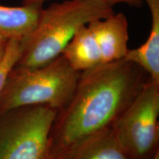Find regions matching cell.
Listing matches in <instances>:
<instances>
[{"mask_svg": "<svg viewBox=\"0 0 159 159\" xmlns=\"http://www.w3.org/2000/svg\"><path fill=\"white\" fill-rule=\"evenodd\" d=\"M25 39H10L5 55L0 61V95L12 69L21 57L25 47Z\"/></svg>", "mask_w": 159, "mask_h": 159, "instance_id": "30bf717a", "label": "cell"}, {"mask_svg": "<svg viewBox=\"0 0 159 159\" xmlns=\"http://www.w3.org/2000/svg\"><path fill=\"white\" fill-rule=\"evenodd\" d=\"M80 71L61 54L34 69H12L0 95V114L27 105H43L59 111L69 102Z\"/></svg>", "mask_w": 159, "mask_h": 159, "instance_id": "3957f363", "label": "cell"}, {"mask_svg": "<svg viewBox=\"0 0 159 159\" xmlns=\"http://www.w3.org/2000/svg\"><path fill=\"white\" fill-rule=\"evenodd\" d=\"M60 159H132L113 128L104 129L77 143Z\"/></svg>", "mask_w": 159, "mask_h": 159, "instance_id": "52a82bcc", "label": "cell"}, {"mask_svg": "<svg viewBox=\"0 0 159 159\" xmlns=\"http://www.w3.org/2000/svg\"><path fill=\"white\" fill-rule=\"evenodd\" d=\"M47 0H24V2H44ZM108 2L112 5H116V4L123 3L126 4L132 7H141L144 3L143 0H105Z\"/></svg>", "mask_w": 159, "mask_h": 159, "instance_id": "8fae6325", "label": "cell"}, {"mask_svg": "<svg viewBox=\"0 0 159 159\" xmlns=\"http://www.w3.org/2000/svg\"><path fill=\"white\" fill-rule=\"evenodd\" d=\"M152 159H159V152H158V153L155 156V157Z\"/></svg>", "mask_w": 159, "mask_h": 159, "instance_id": "4fadbf2b", "label": "cell"}, {"mask_svg": "<svg viewBox=\"0 0 159 159\" xmlns=\"http://www.w3.org/2000/svg\"><path fill=\"white\" fill-rule=\"evenodd\" d=\"M128 21L122 13L83 26L62 55L77 71L125 58L128 51Z\"/></svg>", "mask_w": 159, "mask_h": 159, "instance_id": "5b68a950", "label": "cell"}, {"mask_svg": "<svg viewBox=\"0 0 159 159\" xmlns=\"http://www.w3.org/2000/svg\"><path fill=\"white\" fill-rule=\"evenodd\" d=\"M113 7L105 0H66L43 8L14 68L34 69L48 64L62 54L83 26L110 16Z\"/></svg>", "mask_w": 159, "mask_h": 159, "instance_id": "7a4b0ae2", "label": "cell"}, {"mask_svg": "<svg viewBox=\"0 0 159 159\" xmlns=\"http://www.w3.org/2000/svg\"><path fill=\"white\" fill-rule=\"evenodd\" d=\"M8 41L9 39L0 35V61L2 60L4 55H5Z\"/></svg>", "mask_w": 159, "mask_h": 159, "instance_id": "7c38bea8", "label": "cell"}, {"mask_svg": "<svg viewBox=\"0 0 159 159\" xmlns=\"http://www.w3.org/2000/svg\"><path fill=\"white\" fill-rule=\"evenodd\" d=\"M149 80L125 58L81 71L74 94L52 125L48 159H60L83 139L112 128Z\"/></svg>", "mask_w": 159, "mask_h": 159, "instance_id": "6da1fadb", "label": "cell"}, {"mask_svg": "<svg viewBox=\"0 0 159 159\" xmlns=\"http://www.w3.org/2000/svg\"><path fill=\"white\" fill-rule=\"evenodd\" d=\"M159 83L150 79L112 127L132 159H152L159 152Z\"/></svg>", "mask_w": 159, "mask_h": 159, "instance_id": "8992f818", "label": "cell"}, {"mask_svg": "<svg viewBox=\"0 0 159 159\" xmlns=\"http://www.w3.org/2000/svg\"><path fill=\"white\" fill-rule=\"evenodd\" d=\"M43 2H24L19 7L0 5V35L23 39L30 35L39 23Z\"/></svg>", "mask_w": 159, "mask_h": 159, "instance_id": "ba28073f", "label": "cell"}, {"mask_svg": "<svg viewBox=\"0 0 159 159\" xmlns=\"http://www.w3.org/2000/svg\"><path fill=\"white\" fill-rule=\"evenodd\" d=\"M151 16V29L147 41L138 48L128 49L125 59L138 65L152 81L159 83V0H143Z\"/></svg>", "mask_w": 159, "mask_h": 159, "instance_id": "9c48e42d", "label": "cell"}, {"mask_svg": "<svg viewBox=\"0 0 159 159\" xmlns=\"http://www.w3.org/2000/svg\"><path fill=\"white\" fill-rule=\"evenodd\" d=\"M57 110L27 105L0 114V159H48Z\"/></svg>", "mask_w": 159, "mask_h": 159, "instance_id": "277c9868", "label": "cell"}]
</instances>
